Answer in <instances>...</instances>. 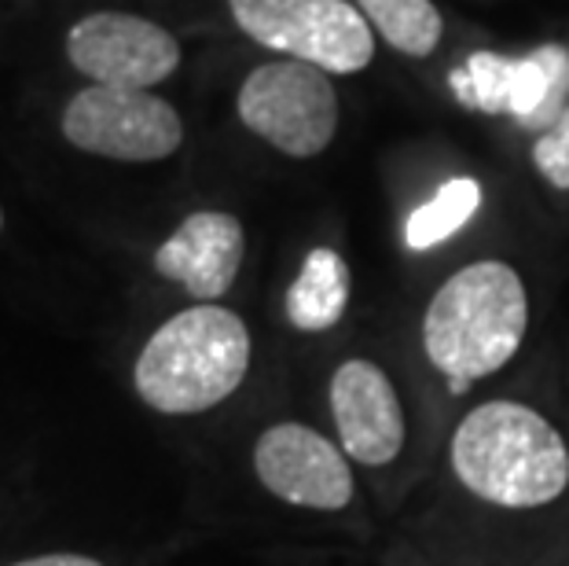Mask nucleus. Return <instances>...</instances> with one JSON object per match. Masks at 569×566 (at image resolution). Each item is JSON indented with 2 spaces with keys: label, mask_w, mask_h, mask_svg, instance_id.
Instances as JSON below:
<instances>
[{
  "label": "nucleus",
  "mask_w": 569,
  "mask_h": 566,
  "mask_svg": "<svg viewBox=\"0 0 569 566\" xmlns=\"http://www.w3.org/2000/svg\"><path fill=\"white\" fill-rule=\"evenodd\" d=\"M456 478L478 500L529 512L559 500L569 486V449L548 416L496 397L470 408L448 449Z\"/></svg>",
  "instance_id": "obj_1"
},
{
  "label": "nucleus",
  "mask_w": 569,
  "mask_h": 566,
  "mask_svg": "<svg viewBox=\"0 0 569 566\" xmlns=\"http://www.w3.org/2000/svg\"><path fill=\"white\" fill-rule=\"evenodd\" d=\"M529 328L526 284L507 261H475L433 295L422 317V346L452 394L500 371Z\"/></svg>",
  "instance_id": "obj_2"
},
{
  "label": "nucleus",
  "mask_w": 569,
  "mask_h": 566,
  "mask_svg": "<svg viewBox=\"0 0 569 566\" xmlns=\"http://www.w3.org/2000/svg\"><path fill=\"white\" fill-rule=\"evenodd\" d=\"M250 368V331L232 309L202 302L166 320L140 349L137 394L166 416H196L228 401Z\"/></svg>",
  "instance_id": "obj_3"
},
{
  "label": "nucleus",
  "mask_w": 569,
  "mask_h": 566,
  "mask_svg": "<svg viewBox=\"0 0 569 566\" xmlns=\"http://www.w3.org/2000/svg\"><path fill=\"white\" fill-rule=\"evenodd\" d=\"M228 8L247 38L323 75H357L375 59V30L353 0H228Z\"/></svg>",
  "instance_id": "obj_4"
},
{
  "label": "nucleus",
  "mask_w": 569,
  "mask_h": 566,
  "mask_svg": "<svg viewBox=\"0 0 569 566\" xmlns=\"http://www.w3.org/2000/svg\"><path fill=\"white\" fill-rule=\"evenodd\" d=\"M236 111L243 126L290 159H312L338 132V92L320 67L276 59L239 86Z\"/></svg>",
  "instance_id": "obj_5"
},
{
  "label": "nucleus",
  "mask_w": 569,
  "mask_h": 566,
  "mask_svg": "<svg viewBox=\"0 0 569 566\" xmlns=\"http://www.w3.org/2000/svg\"><path fill=\"white\" fill-rule=\"evenodd\" d=\"M63 137L78 151L114 162H159L184 143V122L148 89L89 86L63 111Z\"/></svg>",
  "instance_id": "obj_6"
},
{
  "label": "nucleus",
  "mask_w": 569,
  "mask_h": 566,
  "mask_svg": "<svg viewBox=\"0 0 569 566\" xmlns=\"http://www.w3.org/2000/svg\"><path fill=\"white\" fill-rule=\"evenodd\" d=\"M67 59L92 86L154 89L180 67V44L151 19L129 11H92L70 27Z\"/></svg>",
  "instance_id": "obj_7"
},
{
  "label": "nucleus",
  "mask_w": 569,
  "mask_h": 566,
  "mask_svg": "<svg viewBox=\"0 0 569 566\" xmlns=\"http://www.w3.org/2000/svg\"><path fill=\"white\" fill-rule=\"evenodd\" d=\"M261 486L295 508L342 512L353 500L349 456L306 424H276L253 445Z\"/></svg>",
  "instance_id": "obj_8"
},
{
  "label": "nucleus",
  "mask_w": 569,
  "mask_h": 566,
  "mask_svg": "<svg viewBox=\"0 0 569 566\" xmlns=\"http://www.w3.org/2000/svg\"><path fill=\"white\" fill-rule=\"evenodd\" d=\"M338 449L365 467L393 464L405 449V408L390 376L375 360H342L331 376Z\"/></svg>",
  "instance_id": "obj_9"
},
{
  "label": "nucleus",
  "mask_w": 569,
  "mask_h": 566,
  "mask_svg": "<svg viewBox=\"0 0 569 566\" xmlns=\"http://www.w3.org/2000/svg\"><path fill=\"white\" fill-rule=\"evenodd\" d=\"M243 250L247 236L239 218L224 210H199L154 250V272L180 284L199 302H217L236 284Z\"/></svg>",
  "instance_id": "obj_10"
},
{
  "label": "nucleus",
  "mask_w": 569,
  "mask_h": 566,
  "mask_svg": "<svg viewBox=\"0 0 569 566\" xmlns=\"http://www.w3.org/2000/svg\"><path fill=\"white\" fill-rule=\"evenodd\" d=\"M569 107V48L540 44L537 52L511 59V100L507 118L522 129H551Z\"/></svg>",
  "instance_id": "obj_11"
},
{
  "label": "nucleus",
  "mask_w": 569,
  "mask_h": 566,
  "mask_svg": "<svg viewBox=\"0 0 569 566\" xmlns=\"http://www.w3.org/2000/svg\"><path fill=\"white\" fill-rule=\"evenodd\" d=\"M349 265L331 247L309 250L287 291V320L298 331H327L346 317Z\"/></svg>",
  "instance_id": "obj_12"
},
{
  "label": "nucleus",
  "mask_w": 569,
  "mask_h": 566,
  "mask_svg": "<svg viewBox=\"0 0 569 566\" xmlns=\"http://www.w3.org/2000/svg\"><path fill=\"white\" fill-rule=\"evenodd\" d=\"M360 16L371 22L375 33H382L397 52L422 59L438 48L445 22L433 0H357Z\"/></svg>",
  "instance_id": "obj_13"
},
{
  "label": "nucleus",
  "mask_w": 569,
  "mask_h": 566,
  "mask_svg": "<svg viewBox=\"0 0 569 566\" xmlns=\"http://www.w3.org/2000/svg\"><path fill=\"white\" fill-rule=\"evenodd\" d=\"M481 207V185L470 177L445 180L438 188V196L430 202H422L419 210H411V218L405 225V244L411 250H430L445 244L448 236H456Z\"/></svg>",
  "instance_id": "obj_14"
},
{
  "label": "nucleus",
  "mask_w": 569,
  "mask_h": 566,
  "mask_svg": "<svg viewBox=\"0 0 569 566\" xmlns=\"http://www.w3.org/2000/svg\"><path fill=\"white\" fill-rule=\"evenodd\" d=\"M532 166L540 177H548V185L569 191V107L551 129H543L537 143H532Z\"/></svg>",
  "instance_id": "obj_15"
},
{
  "label": "nucleus",
  "mask_w": 569,
  "mask_h": 566,
  "mask_svg": "<svg viewBox=\"0 0 569 566\" xmlns=\"http://www.w3.org/2000/svg\"><path fill=\"white\" fill-rule=\"evenodd\" d=\"M11 566H103L89 556H74V552H56V556H38V559H22Z\"/></svg>",
  "instance_id": "obj_16"
},
{
  "label": "nucleus",
  "mask_w": 569,
  "mask_h": 566,
  "mask_svg": "<svg viewBox=\"0 0 569 566\" xmlns=\"http://www.w3.org/2000/svg\"><path fill=\"white\" fill-rule=\"evenodd\" d=\"M0 228H4V210H0Z\"/></svg>",
  "instance_id": "obj_17"
}]
</instances>
